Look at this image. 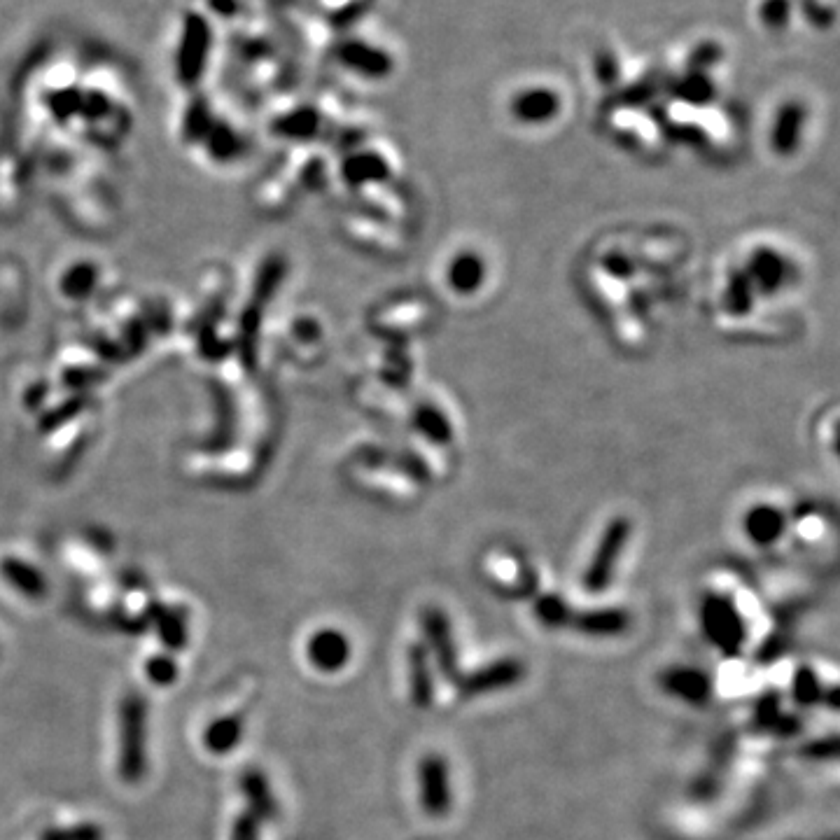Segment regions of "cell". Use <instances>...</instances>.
Wrapping results in <instances>:
<instances>
[{"mask_svg": "<svg viewBox=\"0 0 840 840\" xmlns=\"http://www.w3.org/2000/svg\"><path fill=\"white\" fill-rule=\"evenodd\" d=\"M628 537H630L628 518H614V521L607 525V530L602 532L598 546H595L591 563H588L584 572V588L588 593H600L612 584L614 567L619 565L623 549H626V544H628Z\"/></svg>", "mask_w": 840, "mask_h": 840, "instance_id": "cell-1", "label": "cell"}, {"mask_svg": "<svg viewBox=\"0 0 840 840\" xmlns=\"http://www.w3.org/2000/svg\"><path fill=\"white\" fill-rule=\"evenodd\" d=\"M805 12H808V17L815 26H829L833 19L831 7L822 5L819 0H805Z\"/></svg>", "mask_w": 840, "mask_h": 840, "instance_id": "cell-24", "label": "cell"}, {"mask_svg": "<svg viewBox=\"0 0 840 840\" xmlns=\"http://www.w3.org/2000/svg\"><path fill=\"white\" fill-rule=\"evenodd\" d=\"M782 273H784V266L780 262V257L773 255L770 250H766V252H759V255L754 257L752 276H749V278H754V283L759 285L761 290L773 292L782 283Z\"/></svg>", "mask_w": 840, "mask_h": 840, "instance_id": "cell-17", "label": "cell"}, {"mask_svg": "<svg viewBox=\"0 0 840 840\" xmlns=\"http://www.w3.org/2000/svg\"><path fill=\"white\" fill-rule=\"evenodd\" d=\"M805 119H808V110L798 101H787L777 108L773 119V131H770V145H773L777 154L789 157V154L798 150L803 138Z\"/></svg>", "mask_w": 840, "mask_h": 840, "instance_id": "cell-8", "label": "cell"}, {"mask_svg": "<svg viewBox=\"0 0 840 840\" xmlns=\"http://www.w3.org/2000/svg\"><path fill=\"white\" fill-rule=\"evenodd\" d=\"M593 73H595V80H600L602 84L619 82V77H621L619 56H616L614 52H609V49H600V52H595Z\"/></svg>", "mask_w": 840, "mask_h": 840, "instance_id": "cell-22", "label": "cell"}, {"mask_svg": "<svg viewBox=\"0 0 840 840\" xmlns=\"http://www.w3.org/2000/svg\"><path fill=\"white\" fill-rule=\"evenodd\" d=\"M126 719H124V728H126V740H124V770L126 773H133V770L138 768V742H136V733H140V707H126Z\"/></svg>", "mask_w": 840, "mask_h": 840, "instance_id": "cell-18", "label": "cell"}, {"mask_svg": "<svg viewBox=\"0 0 840 840\" xmlns=\"http://www.w3.org/2000/svg\"><path fill=\"white\" fill-rule=\"evenodd\" d=\"M794 698L801 705H812L822 698V689H819V682H817V677L812 675V670L808 668L798 670L796 682H794Z\"/></svg>", "mask_w": 840, "mask_h": 840, "instance_id": "cell-23", "label": "cell"}, {"mask_svg": "<svg viewBox=\"0 0 840 840\" xmlns=\"http://www.w3.org/2000/svg\"><path fill=\"white\" fill-rule=\"evenodd\" d=\"M420 805L430 817H444L451 810V770L441 754H425L418 768Z\"/></svg>", "mask_w": 840, "mask_h": 840, "instance_id": "cell-3", "label": "cell"}, {"mask_svg": "<svg viewBox=\"0 0 840 840\" xmlns=\"http://www.w3.org/2000/svg\"><path fill=\"white\" fill-rule=\"evenodd\" d=\"M721 59H724V49H721L719 42L705 40L693 47L689 59H686V68L700 70V73H710L717 63H721Z\"/></svg>", "mask_w": 840, "mask_h": 840, "instance_id": "cell-19", "label": "cell"}, {"mask_svg": "<svg viewBox=\"0 0 840 840\" xmlns=\"http://www.w3.org/2000/svg\"><path fill=\"white\" fill-rule=\"evenodd\" d=\"M570 623L584 635L614 637V635L626 633L630 626V616L626 609L605 607V609H591V612L574 614Z\"/></svg>", "mask_w": 840, "mask_h": 840, "instance_id": "cell-12", "label": "cell"}, {"mask_svg": "<svg viewBox=\"0 0 840 840\" xmlns=\"http://www.w3.org/2000/svg\"><path fill=\"white\" fill-rule=\"evenodd\" d=\"M661 684L665 691L672 693V696L682 698L686 700V703H693V705L707 703V698H710V693H712L710 677H707L703 670L684 668V665L665 670L661 677Z\"/></svg>", "mask_w": 840, "mask_h": 840, "instance_id": "cell-10", "label": "cell"}, {"mask_svg": "<svg viewBox=\"0 0 840 840\" xmlns=\"http://www.w3.org/2000/svg\"><path fill=\"white\" fill-rule=\"evenodd\" d=\"M409 682H411V698L418 707H427L432 703V672H430V658H427L423 647H413L409 656Z\"/></svg>", "mask_w": 840, "mask_h": 840, "instance_id": "cell-15", "label": "cell"}, {"mask_svg": "<svg viewBox=\"0 0 840 840\" xmlns=\"http://www.w3.org/2000/svg\"><path fill=\"white\" fill-rule=\"evenodd\" d=\"M483 276H486V266L474 252H460L448 266V285L458 294H472L479 290L483 285Z\"/></svg>", "mask_w": 840, "mask_h": 840, "instance_id": "cell-13", "label": "cell"}, {"mask_svg": "<svg viewBox=\"0 0 840 840\" xmlns=\"http://www.w3.org/2000/svg\"><path fill=\"white\" fill-rule=\"evenodd\" d=\"M784 530V518L777 509L759 507L745 518V532L754 544H773Z\"/></svg>", "mask_w": 840, "mask_h": 840, "instance_id": "cell-14", "label": "cell"}, {"mask_svg": "<svg viewBox=\"0 0 840 840\" xmlns=\"http://www.w3.org/2000/svg\"><path fill=\"white\" fill-rule=\"evenodd\" d=\"M238 735H241V728H238L234 719H220L208 728L206 740L213 752H229L236 745Z\"/></svg>", "mask_w": 840, "mask_h": 840, "instance_id": "cell-20", "label": "cell"}, {"mask_svg": "<svg viewBox=\"0 0 840 840\" xmlns=\"http://www.w3.org/2000/svg\"><path fill=\"white\" fill-rule=\"evenodd\" d=\"M700 614H703L700 621H703L707 640H712L726 654H738L742 642H745V623H742V616L733 607V602L721 598V595H710L703 602Z\"/></svg>", "mask_w": 840, "mask_h": 840, "instance_id": "cell-2", "label": "cell"}, {"mask_svg": "<svg viewBox=\"0 0 840 840\" xmlns=\"http://www.w3.org/2000/svg\"><path fill=\"white\" fill-rule=\"evenodd\" d=\"M423 630H425L427 644H430V649L434 654V661L439 663L441 672L451 679L458 677V651H455L451 623H448L446 614L437 607L425 609Z\"/></svg>", "mask_w": 840, "mask_h": 840, "instance_id": "cell-7", "label": "cell"}, {"mask_svg": "<svg viewBox=\"0 0 840 840\" xmlns=\"http://www.w3.org/2000/svg\"><path fill=\"white\" fill-rule=\"evenodd\" d=\"M670 96L691 108H705L717 98V84L710 73L686 68L682 75H675L670 80Z\"/></svg>", "mask_w": 840, "mask_h": 840, "instance_id": "cell-11", "label": "cell"}, {"mask_svg": "<svg viewBox=\"0 0 840 840\" xmlns=\"http://www.w3.org/2000/svg\"><path fill=\"white\" fill-rule=\"evenodd\" d=\"M336 59L341 61L343 68L364 77V80H385L395 70V59L388 49L371 45V42L360 38L341 42L336 49Z\"/></svg>", "mask_w": 840, "mask_h": 840, "instance_id": "cell-4", "label": "cell"}, {"mask_svg": "<svg viewBox=\"0 0 840 840\" xmlns=\"http://www.w3.org/2000/svg\"><path fill=\"white\" fill-rule=\"evenodd\" d=\"M560 110H563V98L556 89L542 87V84L516 91L509 101L511 117L523 126L551 124L560 115Z\"/></svg>", "mask_w": 840, "mask_h": 840, "instance_id": "cell-5", "label": "cell"}, {"mask_svg": "<svg viewBox=\"0 0 840 840\" xmlns=\"http://www.w3.org/2000/svg\"><path fill=\"white\" fill-rule=\"evenodd\" d=\"M791 17H794V0H761L756 7V19L766 31H784L789 28Z\"/></svg>", "mask_w": 840, "mask_h": 840, "instance_id": "cell-16", "label": "cell"}, {"mask_svg": "<svg viewBox=\"0 0 840 840\" xmlns=\"http://www.w3.org/2000/svg\"><path fill=\"white\" fill-rule=\"evenodd\" d=\"M308 661L322 672L341 670L350 661V642L341 630L322 628L308 640Z\"/></svg>", "mask_w": 840, "mask_h": 840, "instance_id": "cell-9", "label": "cell"}, {"mask_svg": "<svg viewBox=\"0 0 840 840\" xmlns=\"http://www.w3.org/2000/svg\"><path fill=\"white\" fill-rule=\"evenodd\" d=\"M537 619L553 628V626H565V623H570L572 614L565 602L556 598V595H544V598L537 602Z\"/></svg>", "mask_w": 840, "mask_h": 840, "instance_id": "cell-21", "label": "cell"}, {"mask_svg": "<svg viewBox=\"0 0 840 840\" xmlns=\"http://www.w3.org/2000/svg\"><path fill=\"white\" fill-rule=\"evenodd\" d=\"M525 677V665L518 658H497V661L483 665V668L469 672L460 679V691L465 696H483L509 689Z\"/></svg>", "mask_w": 840, "mask_h": 840, "instance_id": "cell-6", "label": "cell"}]
</instances>
